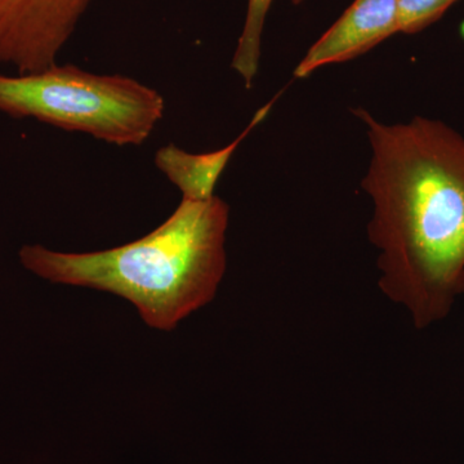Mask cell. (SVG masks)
I'll return each mask as SVG.
<instances>
[{
    "label": "cell",
    "mask_w": 464,
    "mask_h": 464,
    "mask_svg": "<svg viewBox=\"0 0 464 464\" xmlns=\"http://www.w3.org/2000/svg\"><path fill=\"white\" fill-rule=\"evenodd\" d=\"M353 112L372 149L362 188L374 206L368 237L380 250L378 285L422 331L463 293L464 137L422 116L386 124Z\"/></svg>",
    "instance_id": "1"
},
{
    "label": "cell",
    "mask_w": 464,
    "mask_h": 464,
    "mask_svg": "<svg viewBox=\"0 0 464 464\" xmlns=\"http://www.w3.org/2000/svg\"><path fill=\"white\" fill-rule=\"evenodd\" d=\"M228 213L216 195L182 199L164 224L125 246L91 253L25 246L18 257L27 271L48 282L127 299L149 326L169 332L215 298L227 264Z\"/></svg>",
    "instance_id": "2"
},
{
    "label": "cell",
    "mask_w": 464,
    "mask_h": 464,
    "mask_svg": "<svg viewBox=\"0 0 464 464\" xmlns=\"http://www.w3.org/2000/svg\"><path fill=\"white\" fill-rule=\"evenodd\" d=\"M166 111L158 91L124 75H100L74 65L32 74L0 72V112L90 134L116 146H140Z\"/></svg>",
    "instance_id": "3"
},
{
    "label": "cell",
    "mask_w": 464,
    "mask_h": 464,
    "mask_svg": "<svg viewBox=\"0 0 464 464\" xmlns=\"http://www.w3.org/2000/svg\"><path fill=\"white\" fill-rule=\"evenodd\" d=\"M93 0H0V65L32 74L57 58Z\"/></svg>",
    "instance_id": "4"
},
{
    "label": "cell",
    "mask_w": 464,
    "mask_h": 464,
    "mask_svg": "<svg viewBox=\"0 0 464 464\" xmlns=\"http://www.w3.org/2000/svg\"><path fill=\"white\" fill-rule=\"evenodd\" d=\"M398 33L396 0H355L308 50L295 76L307 78L320 67L353 60Z\"/></svg>",
    "instance_id": "5"
},
{
    "label": "cell",
    "mask_w": 464,
    "mask_h": 464,
    "mask_svg": "<svg viewBox=\"0 0 464 464\" xmlns=\"http://www.w3.org/2000/svg\"><path fill=\"white\" fill-rule=\"evenodd\" d=\"M274 101L256 112L248 128L230 145L206 154H191L174 143H168L158 150L154 163L167 179L182 192V199L208 200L215 197V188L219 177L224 173L232 155L241 142L252 132L253 128L268 114Z\"/></svg>",
    "instance_id": "6"
},
{
    "label": "cell",
    "mask_w": 464,
    "mask_h": 464,
    "mask_svg": "<svg viewBox=\"0 0 464 464\" xmlns=\"http://www.w3.org/2000/svg\"><path fill=\"white\" fill-rule=\"evenodd\" d=\"M273 3L274 0H248L246 5L243 32L240 34L231 63L232 69L243 79L246 88L252 87L258 74L262 35L266 18Z\"/></svg>",
    "instance_id": "7"
},
{
    "label": "cell",
    "mask_w": 464,
    "mask_h": 464,
    "mask_svg": "<svg viewBox=\"0 0 464 464\" xmlns=\"http://www.w3.org/2000/svg\"><path fill=\"white\" fill-rule=\"evenodd\" d=\"M458 0H396L398 3L399 32H422L444 16Z\"/></svg>",
    "instance_id": "8"
},
{
    "label": "cell",
    "mask_w": 464,
    "mask_h": 464,
    "mask_svg": "<svg viewBox=\"0 0 464 464\" xmlns=\"http://www.w3.org/2000/svg\"><path fill=\"white\" fill-rule=\"evenodd\" d=\"M304 0H292L293 5H302V3H304Z\"/></svg>",
    "instance_id": "9"
},
{
    "label": "cell",
    "mask_w": 464,
    "mask_h": 464,
    "mask_svg": "<svg viewBox=\"0 0 464 464\" xmlns=\"http://www.w3.org/2000/svg\"><path fill=\"white\" fill-rule=\"evenodd\" d=\"M463 293H464V279H463Z\"/></svg>",
    "instance_id": "10"
}]
</instances>
